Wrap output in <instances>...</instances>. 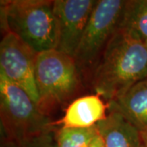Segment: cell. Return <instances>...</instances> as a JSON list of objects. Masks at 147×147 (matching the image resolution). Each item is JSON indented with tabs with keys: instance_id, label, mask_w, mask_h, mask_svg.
Returning a JSON list of instances; mask_svg holds the SVG:
<instances>
[{
	"instance_id": "6da1fadb",
	"label": "cell",
	"mask_w": 147,
	"mask_h": 147,
	"mask_svg": "<svg viewBox=\"0 0 147 147\" xmlns=\"http://www.w3.org/2000/svg\"><path fill=\"white\" fill-rule=\"evenodd\" d=\"M147 78V42L118 28L92 74L95 93L109 103Z\"/></svg>"
},
{
	"instance_id": "7a4b0ae2",
	"label": "cell",
	"mask_w": 147,
	"mask_h": 147,
	"mask_svg": "<svg viewBox=\"0 0 147 147\" xmlns=\"http://www.w3.org/2000/svg\"><path fill=\"white\" fill-rule=\"evenodd\" d=\"M1 26L11 32L37 53L57 49L58 21L54 1H1Z\"/></svg>"
},
{
	"instance_id": "3957f363",
	"label": "cell",
	"mask_w": 147,
	"mask_h": 147,
	"mask_svg": "<svg viewBox=\"0 0 147 147\" xmlns=\"http://www.w3.org/2000/svg\"><path fill=\"white\" fill-rule=\"evenodd\" d=\"M35 82L38 107L45 115L72 99L81 86V73L73 57L57 49L38 53Z\"/></svg>"
},
{
	"instance_id": "277c9868",
	"label": "cell",
	"mask_w": 147,
	"mask_h": 147,
	"mask_svg": "<svg viewBox=\"0 0 147 147\" xmlns=\"http://www.w3.org/2000/svg\"><path fill=\"white\" fill-rule=\"evenodd\" d=\"M0 118L2 138L20 139L54 128L30 95L1 73Z\"/></svg>"
},
{
	"instance_id": "5b68a950",
	"label": "cell",
	"mask_w": 147,
	"mask_h": 147,
	"mask_svg": "<svg viewBox=\"0 0 147 147\" xmlns=\"http://www.w3.org/2000/svg\"><path fill=\"white\" fill-rule=\"evenodd\" d=\"M125 3L123 0L97 1L74 55L81 74H92L106 45L119 28Z\"/></svg>"
},
{
	"instance_id": "8992f818",
	"label": "cell",
	"mask_w": 147,
	"mask_h": 147,
	"mask_svg": "<svg viewBox=\"0 0 147 147\" xmlns=\"http://www.w3.org/2000/svg\"><path fill=\"white\" fill-rule=\"evenodd\" d=\"M38 53L11 32L3 31L0 43V73L3 74L38 104L35 82Z\"/></svg>"
},
{
	"instance_id": "52a82bcc",
	"label": "cell",
	"mask_w": 147,
	"mask_h": 147,
	"mask_svg": "<svg viewBox=\"0 0 147 147\" xmlns=\"http://www.w3.org/2000/svg\"><path fill=\"white\" fill-rule=\"evenodd\" d=\"M97 1L55 0L59 39L57 50L74 57Z\"/></svg>"
},
{
	"instance_id": "ba28073f",
	"label": "cell",
	"mask_w": 147,
	"mask_h": 147,
	"mask_svg": "<svg viewBox=\"0 0 147 147\" xmlns=\"http://www.w3.org/2000/svg\"><path fill=\"white\" fill-rule=\"evenodd\" d=\"M108 104L99 95H88L69 103L64 116L54 125L72 128H89L104 120L108 114Z\"/></svg>"
},
{
	"instance_id": "9c48e42d",
	"label": "cell",
	"mask_w": 147,
	"mask_h": 147,
	"mask_svg": "<svg viewBox=\"0 0 147 147\" xmlns=\"http://www.w3.org/2000/svg\"><path fill=\"white\" fill-rule=\"evenodd\" d=\"M96 127L105 147H144L142 132L115 110H108L106 118Z\"/></svg>"
},
{
	"instance_id": "30bf717a",
	"label": "cell",
	"mask_w": 147,
	"mask_h": 147,
	"mask_svg": "<svg viewBox=\"0 0 147 147\" xmlns=\"http://www.w3.org/2000/svg\"><path fill=\"white\" fill-rule=\"evenodd\" d=\"M107 104L108 110L120 113L142 133L147 132V78Z\"/></svg>"
},
{
	"instance_id": "8fae6325",
	"label": "cell",
	"mask_w": 147,
	"mask_h": 147,
	"mask_svg": "<svg viewBox=\"0 0 147 147\" xmlns=\"http://www.w3.org/2000/svg\"><path fill=\"white\" fill-rule=\"evenodd\" d=\"M119 27L147 42V0L126 1Z\"/></svg>"
},
{
	"instance_id": "7c38bea8",
	"label": "cell",
	"mask_w": 147,
	"mask_h": 147,
	"mask_svg": "<svg viewBox=\"0 0 147 147\" xmlns=\"http://www.w3.org/2000/svg\"><path fill=\"white\" fill-rule=\"evenodd\" d=\"M97 134L96 126L89 128L61 127L55 131L56 147H89Z\"/></svg>"
},
{
	"instance_id": "4fadbf2b",
	"label": "cell",
	"mask_w": 147,
	"mask_h": 147,
	"mask_svg": "<svg viewBox=\"0 0 147 147\" xmlns=\"http://www.w3.org/2000/svg\"><path fill=\"white\" fill-rule=\"evenodd\" d=\"M54 128L20 139L2 138V147H56Z\"/></svg>"
},
{
	"instance_id": "5bb4252c",
	"label": "cell",
	"mask_w": 147,
	"mask_h": 147,
	"mask_svg": "<svg viewBox=\"0 0 147 147\" xmlns=\"http://www.w3.org/2000/svg\"><path fill=\"white\" fill-rule=\"evenodd\" d=\"M89 147H105L104 146V142L102 138L100 136L99 132L97 134V136L95 137L94 140L92 141V142L91 143Z\"/></svg>"
},
{
	"instance_id": "9a60e30c",
	"label": "cell",
	"mask_w": 147,
	"mask_h": 147,
	"mask_svg": "<svg viewBox=\"0 0 147 147\" xmlns=\"http://www.w3.org/2000/svg\"><path fill=\"white\" fill-rule=\"evenodd\" d=\"M142 139H143V142H144V147H147V132H144L142 133Z\"/></svg>"
}]
</instances>
